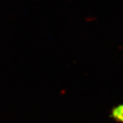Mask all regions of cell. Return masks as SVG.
<instances>
[{
	"instance_id": "cell-1",
	"label": "cell",
	"mask_w": 123,
	"mask_h": 123,
	"mask_svg": "<svg viewBox=\"0 0 123 123\" xmlns=\"http://www.w3.org/2000/svg\"><path fill=\"white\" fill-rule=\"evenodd\" d=\"M111 117L117 122L123 123V105L115 107L112 110Z\"/></svg>"
}]
</instances>
